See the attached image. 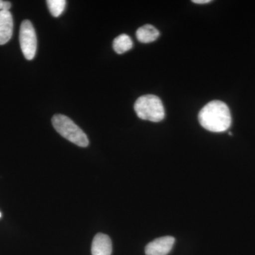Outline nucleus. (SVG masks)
Masks as SVG:
<instances>
[{
    "instance_id": "3",
    "label": "nucleus",
    "mask_w": 255,
    "mask_h": 255,
    "mask_svg": "<svg viewBox=\"0 0 255 255\" xmlns=\"http://www.w3.org/2000/svg\"><path fill=\"white\" fill-rule=\"evenodd\" d=\"M134 110L139 118L152 122H161L165 115L162 101L152 95L139 97L134 105Z\"/></svg>"
},
{
    "instance_id": "7",
    "label": "nucleus",
    "mask_w": 255,
    "mask_h": 255,
    "mask_svg": "<svg viewBox=\"0 0 255 255\" xmlns=\"http://www.w3.org/2000/svg\"><path fill=\"white\" fill-rule=\"evenodd\" d=\"M112 243L110 238L103 233H98L94 238L92 244V255H111Z\"/></svg>"
},
{
    "instance_id": "2",
    "label": "nucleus",
    "mask_w": 255,
    "mask_h": 255,
    "mask_svg": "<svg viewBox=\"0 0 255 255\" xmlns=\"http://www.w3.org/2000/svg\"><path fill=\"white\" fill-rule=\"evenodd\" d=\"M52 124L57 132L75 145L85 147L90 143L85 132L66 116L55 115L52 119Z\"/></svg>"
},
{
    "instance_id": "8",
    "label": "nucleus",
    "mask_w": 255,
    "mask_h": 255,
    "mask_svg": "<svg viewBox=\"0 0 255 255\" xmlns=\"http://www.w3.org/2000/svg\"><path fill=\"white\" fill-rule=\"evenodd\" d=\"M159 36L158 30L150 24L145 25L136 31L137 39L140 43H148L156 41Z\"/></svg>"
},
{
    "instance_id": "10",
    "label": "nucleus",
    "mask_w": 255,
    "mask_h": 255,
    "mask_svg": "<svg viewBox=\"0 0 255 255\" xmlns=\"http://www.w3.org/2000/svg\"><path fill=\"white\" fill-rule=\"evenodd\" d=\"M46 3L50 14L55 17H58L63 14L66 6V1L65 0H48Z\"/></svg>"
},
{
    "instance_id": "1",
    "label": "nucleus",
    "mask_w": 255,
    "mask_h": 255,
    "mask_svg": "<svg viewBox=\"0 0 255 255\" xmlns=\"http://www.w3.org/2000/svg\"><path fill=\"white\" fill-rule=\"evenodd\" d=\"M199 121L204 128L214 132L226 131L232 123L229 108L219 100L209 102L200 111Z\"/></svg>"
},
{
    "instance_id": "4",
    "label": "nucleus",
    "mask_w": 255,
    "mask_h": 255,
    "mask_svg": "<svg viewBox=\"0 0 255 255\" xmlns=\"http://www.w3.org/2000/svg\"><path fill=\"white\" fill-rule=\"evenodd\" d=\"M19 42L21 51L26 60L34 58L37 50L36 31L29 20H24L21 24Z\"/></svg>"
},
{
    "instance_id": "12",
    "label": "nucleus",
    "mask_w": 255,
    "mask_h": 255,
    "mask_svg": "<svg viewBox=\"0 0 255 255\" xmlns=\"http://www.w3.org/2000/svg\"><path fill=\"white\" fill-rule=\"evenodd\" d=\"M211 1V0H194L193 2L196 3V4H207Z\"/></svg>"
},
{
    "instance_id": "13",
    "label": "nucleus",
    "mask_w": 255,
    "mask_h": 255,
    "mask_svg": "<svg viewBox=\"0 0 255 255\" xmlns=\"http://www.w3.org/2000/svg\"><path fill=\"white\" fill-rule=\"evenodd\" d=\"M1 213H0V218H1Z\"/></svg>"
},
{
    "instance_id": "9",
    "label": "nucleus",
    "mask_w": 255,
    "mask_h": 255,
    "mask_svg": "<svg viewBox=\"0 0 255 255\" xmlns=\"http://www.w3.org/2000/svg\"><path fill=\"white\" fill-rule=\"evenodd\" d=\"M132 41L130 36L127 34H122L114 39L113 43L114 50L118 54H123L126 52L131 49Z\"/></svg>"
},
{
    "instance_id": "11",
    "label": "nucleus",
    "mask_w": 255,
    "mask_h": 255,
    "mask_svg": "<svg viewBox=\"0 0 255 255\" xmlns=\"http://www.w3.org/2000/svg\"><path fill=\"white\" fill-rule=\"evenodd\" d=\"M11 6V2L9 1L0 0V11H9Z\"/></svg>"
},
{
    "instance_id": "6",
    "label": "nucleus",
    "mask_w": 255,
    "mask_h": 255,
    "mask_svg": "<svg viewBox=\"0 0 255 255\" xmlns=\"http://www.w3.org/2000/svg\"><path fill=\"white\" fill-rule=\"evenodd\" d=\"M12 15L9 11H0V45L6 44L12 36Z\"/></svg>"
},
{
    "instance_id": "5",
    "label": "nucleus",
    "mask_w": 255,
    "mask_h": 255,
    "mask_svg": "<svg viewBox=\"0 0 255 255\" xmlns=\"http://www.w3.org/2000/svg\"><path fill=\"white\" fill-rule=\"evenodd\" d=\"M175 239L172 236L157 238L146 246V255H167L173 248Z\"/></svg>"
}]
</instances>
